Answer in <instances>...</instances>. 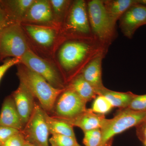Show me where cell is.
<instances>
[{"label":"cell","instance_id":"obj_27","mask_svg":"<svg viewBox=\"0 0 146 146\" xmlns=\"http://www.w3.org/2000/svg\"><path fill=\"white\" fill-rule=\"evenodd\" d=\"M26 143V141L21 131L10 137L1 146H24Z\"/></svg>","mask_w":146,"mask_h":146},{"label":"cell","instance_id":"obj_35","mask_svg":"<svg viewBox=\"0 0 146 146\" xmlns=\"http://www.w3.org/2000/svg\"><path fill=\"white\" fill-rule=\"evenodd\" d=\"M143 123H144L146 124V118H145V120L143 121Z\"/></svg>","mask_w":146,"mask_h":146},{"label":"cell","instance_id":"obj_3","mask_svg":"<svg viewBox=\"0 0 146 146\" xmlns=\"http://www.w3.org/2000/svg\"><path fill=\"white\" fill-rule=\"evenodd\" d=\"M146 118V112H138L128 109H120L115 117L106 119L101 128L102 146H104L113 137L136 126L143 122Z\"/></svg>","mask_w":146,"mask_h":146},{"label":"cell","instance_id":"obj_31","mask_svg":"<svg viewBox=\"0 0 146 146\" xmlns=\"http://www.w3.org/2000/svg\"><path fill=\"white\" fill-rule=\"evenodd\" d=\"M137 2L138 4L146 7V0H137Z\"/></svg>","mask_w":146,"mask_h":146},{"label":"cell","instance_id":"obj_18","mask_svg":"<svg viewBox=\"0 0 146 146\" xmlns=\"http://www.w3.org/2000/svg\"><path fill=\"white\" fill-rule=\"evenodd\" d=\"M66 87L74 91L86 102L95 99L97 96L94 87L84 78L81 74L74 77Z\"/></svg>","mask_w":146,"mask_h":146},{"label":"cell","instance_id":"obj_37","mask_svg":"<svg viewBox=\"0 0 146 146\" xmlns=\"http://www.w3.org/2000/svg\"></svg>","mask_w":146,"mask_h":146},{"label":"cell","instance_id":"obj_30","mask_svg":"<svg viewBox=\"0 0 146 146\" xmlns=\"http://www.w3.org/2000/svg\"><path fill=\"white\" fill-rule=\"evenodd\" d=\"M13 22L9 19L0 1V29H3L13 24Z\"/></svg>","mask_w":146,"mask_h":146},{"label":"cell","instance_id":"obj_21","mask_svg":"<svg viewBox=\"0 0 146 146\" xmlns=\"http://www.w3.org/2000/svg\"><path fill=\"white\" fill-rule=\"evenodd\" d=\"M45 119L50 134L66 135L76 137L73 126L63 120L50 116L45 111Z\"/></svg>","mask_w":146,"mask_h":146},{"label":"cell","instance_id":"obj_1","mask_svg":"<svg viewBox=\"0 0 146 146\" xmlns=\"http://www.w3.org/2000/svg\"><path fill=\"white\" fill-rule=\"evenodd\" d=\"M16 74L20 82L27 87L43 109L48 114L51 113L56 100L65 88H54L44 78L21 63L17 65Z\"/></svg>","mask_w":146,"mask_h":146},{"label":"cell","instance_id":"obj_19","mask_svg":"<svg viewBox=\"0 0 146 146\" xmlns=\"http://www.w3.org/2000/svg\"><path fill=\"white\" fill-rule=\"evenodd\" d=\"M97 96L101 95L105 97L113 107L120 109L127 108L135 96L131 92H120L109 90L104 87L96 91Z\"/></svg>","mask_w":146,"mask_h":146},{"label":"cell","instance_id":"obj_36","mask_svg":"<svg viewBox=\"0 0 146 146\" xmlns=\"http://www.w3.org/2000/svg\"><path fill=\"white\" fill-rule=\"evenodd\" d=\"M2 29H0V34H1V31ZM1 60V57H0V60Z\"/></svg>","mask_w":146,"mask_h":146},{"label":"cell","instance_id":"obj_12","mask_svg":"<svg viewBox=\"0 0 146 146\" xmlns=\"http://www.w3.org/2000/svg\"><path fill=\"white\" fill-rule=\"evenodd\" d=\"M54 17L50 1L34 0L29 8L23 22L52 25Z\"/></svg>","mask_w":146,"mask_h":146},{"label":"cell","instance_id":"obj_10","mask_svg":"<svg viewBox=\"0 0 146 146\" xmlns=\"http://www.w3.org/2000/svg\"><path fill=\"white\" fill-rule=\"evenodd\" d=\"M119 21L124 35L129 39L132 38L139 27L146 25V7L137 2L127 10Z\"/></svg>","mask_w":146,"mask_h":146},{"label":"cell","instance_id":"obj_17","mask_svg":"<svg viewBox=\"0 0 146 146\" xmlns=\"http://www.w3.org/2000/svg\"><path fill=\"white\" fill-rule=\"evenodd\" d=\"M34 0L1 1L9 18L12 22L21 24Z\"/></svg>","mask_w":146,"mask_h":146},{"label":"cell","instance_id":"obj_11","mask_svg":"<svg viewBox=\"0 0 146 146\" xmlns=\"http://www.w3.org/2000/svg\"><path fill=\"white\" fill-rule=\"evenodd\" d=\"M24 127L30 117L36 103L35 98L23 83L20 82L18 88L11 94Z\"/></svg>","mask_w":146,"mask_h":146},{"label":"cell","instance_id":"obj_16","mask_svg":"<svg viewBox=\"0 0 146 146\" xmlns=\"http://www.w3.org/2000/svg\"><path fill=\"white\" fill-rule=\"evenodd\" d=\"M24 27L29 35L39 45L48 47L53 44L56 32L52 27L29 24L25 25Z\"/></svg>","mask_w":146,"mask_h":146},{"label":"cell","instance_id":"obj_7","mask_svg":"<svg viewBox=\"0 0 146 146\" xmlns=\"http://www.w3.org/2000/svg\"><path fill=\"white\" fill-rule=\"evenodd\" d=\"M45 111L36 103L30 117L21 131L26 142L36 146H50L49 130Z\"/></svg>","mask_w":146,"mask_h":146},{"label":"cell","instance_id":"obj_23","mask_svg":"<svg viewBox=\"0 0 146 146\" xmlns=\"http://www.w3.org/2000/svg\"><path fill=\"white\" fill-rule=\"evenodd\" d=\"M113 108L112 105L105 97L98 95L94 99L90 109L96 114L104 115L110 112Z\"/></svg>","mask_w":146,"mask_h":146},{"label":"cell","instance_id":"obj_33","mask_svg":"<svg viewBox=\"0 0 146 146\" xmlns=\"http://www.w3.org/2000/svg\"><path fill=\"white\" fill-rule=\"evenodd\" d=\"M24 146H36L34 145H33L30 143H28V142H26V143L25 144V145Z\"/></svg>","mask_w":146,"mask_h":146},{"label":"cell","instance_id":"obj_2","mask_svg":"<svg viewBox=\"0 0 146 146\" xmlns=\"http://www.w3.org/2000/svg\"><path fill=\"white\" fill-rule=\"evenodd\" d=\"M91 32L100 44H107L114 38L115 25L110 20L103 1L91 0L87 3Z\"/></svg>","mask_w":146,"mask_h":146},{"label":"cell","instance_id":"obj_29","mask_svg":"<svg viewBox=\"0 0 146 146\" xmlns=\"http://www.w3.org/2000/svg\"><path fill=\"white\" fill-rule=\"evenodd\" d=\"M20 63V58H11L5 60L2 65H0V82L8 70L14 65H17Z\"/></svg>","mask_w":146,"mask_h":146},{"label":"cell","instance_id":"obj_34","mask_svg":"<svg viewBox=\"0 0 146 146\" xmlns=\"http://www.w3.org/2000/svg\"><path fill=\"white\" fill-rule=\"evenodd\" d=\"M143 143L144 145H145V146H146V140L144 141V142H143Z\"/></svg>","mask_w":146,"mask_h":146},{"label":"cell","instance_id":"obj_5","mask_svg":"<svg viewBox=\"0 0 146 146\" xmlns=\"http://www.w3.org/2000/svg\"><path fill=\"white\" fill-rule=\"evenodd\" d=\"M20 60L21 64L44 78L54 88L60 89L66 88L63 77L57 68L36 54L30 48Z\"/></svg>","mask_w":146,"mask_h":146},{"label":"cell","instance_id":"obj_13","mask_svg":"<svg viewBox=\"0 0 146 146\" xmlns=\"http://www.w3.org/2000/svg\"><path fill=\"white\" fill-rule=\"evenodd\" d=\"M103 52L100 53L91 59L81 72L84 78L94 87L95 91L104 88L102 80V61Z\"/></svg>","mask_w":146,"mask_h":146},{"label":"cell","instance_id":"obj_14","mask_svg":"<svg viewBox=\"0 0 146 146\" xmlns=\"http://www.w3.org/2000/svg\"><path fill=\"white\" fill-rule=\"evenodd\" d=\"M0 125L22 131L23 124L12 96H8L3 102L0 112Z\"/></svg>","mask_w":146,"mask_h":146},{"label":"cell","instance_id":"obj_9","mask_svg":"<svg viewBox=\"0 0 146 146\" xmlns=\"http://www.w3.org/2000/svg\"><path fill=\"white\" fill-rule=\"evenodd\" d=\"M66 27L69 30L76 34L87 36L91 34L85 1L77 0L72 3L68 12Z\"/></svg>","mask_w":146,"mask_h":146},{"label":"cell","instance_id":"obj_25","mask_svg":"<svg viewBox=\"0 0 146 146\" xmlns=\"http://www.w3.org/2000/svg\"><path fill=\"white\" fill-rule=\"evenodd\" d=\"M102 134L100 129L84 132L83 143L84 146H102Z\"/></svg>","mask_w":146,"mask_h":146},{"label":"cell","instance_id":"obj_6","mask_svg":"<svg viewBox=\"0 0 146 146\" xmlns=\"http://www.w3.org/2000/svg\"><path fill=\"white\" fill-rule=\"evenodd\" d=\"M92 44L82 41H70L61 47L58 59L62 68L67 72L72 70L82 63L89 55H96L101 51L94 50Z\"/></svg>","mask_w":146,"mask_h":146},{"label":"cell","instance_id":"obj_4","mask_svg":"<svg viewBox=\"0 0 146 146\" xmlns=\"http://www.w3.org/2000/svg\"><path fill=\"white\" fill-rule=\"evenodd\" d=\"M30 48L21 24L13 23L2 29L0 34V57L21 58Z\"/></svg>","mask_w":146,"mask_h":146},{"label":"cell","instance_id":"obj_20","mask_svg":"<svg viewBox=\"0 0 146 146\" xmlns=\"http://www.w3.org/2000/svg\"><path fill=\"white\" fill-rule=\"evenodd\" d=\"M103 2L110 20L115 25L125 11L137 3V0H106Z\"/></svg>","mask_w":146,"mask_h":146},{"label":"cell","instance_id":"obj_26","mask_svg":"<svg viewBox=\"0 0 146 146\" xmlns=\"http://www.w3.org/2000/svg\"><path fill=\"white\" fill-rule=\"evenodd\" d=\"M127 108L138 112H146V94L135 95Z\"/></svg>","mask_w":146,"mask_h":146},{"label":"cell","instance_id":"obj_28","mask_svg":"<svg viewBox=\"0 0 146 146\" xmlns=\"http://www.w3.org/2000/svg\"><path fill=\"white\" fill-rule=\"evenodd\" d=\"M20 131L12 128L0 125V146L11 136L18 133Z\"/></svg>","mask_w":146,"mask_h":146},{"label":"cell","instance_id":"obj_32","mask_svg":"<svg viewBox=\"0 0 146 146\" xmlns=\"http://www.w3.org/2000/svg\"><path fill=\"white\" fill-rule=\"evenodd\" d=\"M112 140H110V141H109V142H108L104 146H112Z\"/></svg>","mask_w":146,"mask_h":146},{"label":"cell","instance_id":"obj_22","mask_svg":"<svg viewBox=\"0 0 146 146\" xmlns=\"http://www.w3.org/2000/svg\"><path fill=\"white\" fill-rule=\"evenodd\" d=\"M54 20L61 22L70 7L71 1L67 0H50Z\"/></svg>","mask_w":146,"mask_h":146},{"label":"cell","instance_id":"obj_24","mask_svg":"<svg viewBox=\"0 0 146 146\" xmlns=\"http://www.w3.org/2000/svg\"><path fill=\"white\" fill-rule=\"evenodd\" d=\"M49 143L50 146H81L76 137L59 134L52 135L49 139Z\"/></svg>","mask_w":146,"mask_h":146},{"label":"cell","instance_id":"obj_8","mask_svg":"<svg viewBox=\"0 0 146 146\" xmlns=\"http://www.w3.org/2000/svg\"><path fill=\"white\" fill-rule=\"evenodd\" d=\"M86 103L74 91L66 87L56 100L51 114L60 119H70L86 111Z\"/></svg>","mask_w":146,"mask_h":146},{"label":"cell","instance_id":"obj_15","mask_svg":"<svg viewBox=\"0 0 146 146\" xmlns=\"http://www.w3.org/2000/svg\"><path fill=\"white\" fill-rule=\"evenodd\" d=\"M106 119V118L104 115L96 114L91 109H87L86 111L76 117L70 119L61 120L73 127L80 128L84 133L93 129L101 128Z\"/></svg>","mask_w":146,"mask_h":146}]
</instances>
